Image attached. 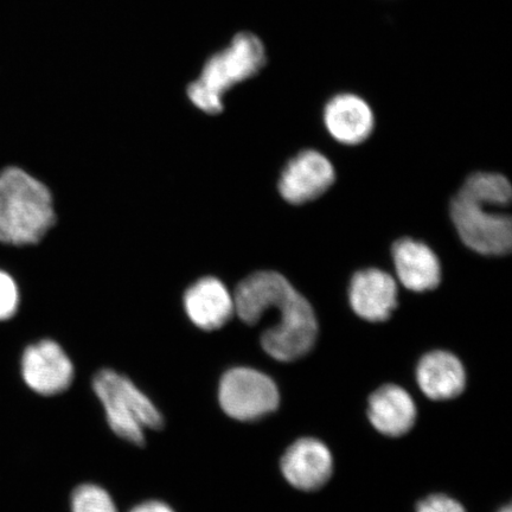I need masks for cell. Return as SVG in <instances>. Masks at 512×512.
<instances>
[{"label": "cell", "instance_id": "6da1fadb", "mask_svg": "<svg viewBox=\"0 0 512 512\" xmlns=\"http://www.w3.org/2000/svg\"><path fill=\"white\" fill-rule=\"evenodd\" d=\"M235 313L243 323L258 324L267 311L277 312V323L261 336L262 348L281 362L296 361L316 343L318 322L307 299L284 275L261 271L236 287Z\"/></svg>", "mask_w": 512, "mask_h": 512}, {"label": "cell", "instance_id": "7a4b0ae2", "mask_svg": "<svg viewBox=\"0 0 512 512\" xmlns=\"http://www.w3.org/2000/svg\"><path fill=\"white\" fill-rule=\"evenodd\" d=\"M511 200L507 178L489 172L472 175L451 204V219L459 238L473 252L488 256L508 254L512 224L502 209Z\"/></svg>", "mask_w": 512, "mask_h": 512}, {"label": "cell", "instance_id": "3957f363", "mask_svg": "<svg viewBox=\"0 0 512 512\" xmlns=\"http://www.w3.org/2000/svg\"><path fill=\"white\" fill-rule=\"evenodd\" d=\"M56 221L53 195L47 185L19 166L0 170V243L37 245Z\"/></svg>", "mask_w": 512, "mask_h": 512}, {"label": "cell", "instance_id": "277c9868", "mask_svg": "<svg viewBox=\"0 0 512 512\" xmlns=\"http://www.w3.org/2000/svg\"><path fill=\"white\" fill-rule=\"evenodd\" d=\"M266 64V48L258 36L241 32L226 49L204 66L200 78L188 88L192 104L208 114L223 111V96L230 88L253 78Z\"/></svg>", "mask_w": 512, "mask_h": 512}, {"label": "cell", "instance_id": "5b68a950", "mask_svg": "<svg viewBox=\"0 0 512 512\" xmlns=\"http://www.w3.org/2000/svg\"><path fill=\"white\" fill-rule=\"evenodd\" d=\"M93 388L104 406L111 430L128 443L142 446L145 430L163 427V416L157 407L126 376L102 369L94 377Z\"/></svg>", "mask_w": 512, "mask_h": 512}, {"label": "cell", "instance_id": "8992f818", "mask_svg": "<svg viewBox=\"0 0 512 512\" xmlns=\"http://www.w3.org/2000/svg\"><path fill=\"white\" fill-rule=\"evenodd\" d=\"M219 400L223 412L239 421H255L277 411L280 394L277 384L264 373L239 367L222 376Z\"/></svg>", "mask_w": 512, "mask_h": 512}, {"label": "cell", "instance_id": "52a82bcc", "mask_svg": "<svg viewBox=\"0 0 512 512\" xmlns=\"http://www.w3.org/2000/svg\"><path fill=\"white\" fill-rule=\"evenodd\" d=\"M22 375L34 392L51 396L66 392L74 381L75 371L61 345L44 339L24 351Z\"/></svg>", "mask_w": 512, "mask_h": 512}, {"label": "cell", "instance_id": "ba28073f", "mask_svg": "<svg viewBox=\"0 0 512 512\" xmlns=\"http://www.w3.org/2000/svg\"><path fill=\"white\" fill-rule=\"evenodd\" d=\"M335 178L330 160L318 151L307 150L287 163L278 188L285 201L299 206L322 196Z\"/></svg>", "mask_w": 512, "mask_h": 512}, {"label": "cell", "instance_id": "9c48e42d", "mask_svg": "<svg viewBox=\"0 0 512 512\" xmlns=\"http://www.w3.org/2000/svg\"><path fill=\"white\" fill-rule=\"evenodd\" d=\"M280 466L287 482L294 488L313 491L329 482L334 459L322 441L303 438L287 448Z\"/></svg>", "mask_w": 512, "mask_h": 512}, {"label": "cell", "instance_id": "30bf717a", "mask_svg": "<svg viewBox=\"0 0 512 512\" xmlns=\"http://www.w3.org/2000/svg\"><path fill=\"white\" fill-rule=\"evenodd\" d=\"M399 288L387 272L368 268L351 279L349 299L358 317L371 323L386 322L398 307Z\"/></svg>", "mask_w": 512, "mask_h": 512}, {"label": "cell", "instance_id": "8fae6325", "mask_svg": "<svg viewBox=\"0 0 512 512\" xmlns=\"http://www.w3.org/2000/svg\"><path fill=\"white\" fill-rule=\"evenodd\" d=\"M184 309L198 329L219 330L235 313L234 297L219 279L203 278L185 292Z\"/></svg>", "mask_w": 512, "mask_h": 512}, {"label": "cell", "instance_id": "7c38bea8", "mask_svg": "<svg viewBox=\"0 0 512 512\" xmlns=\"http://www.w3.org/2000/svg\"><path fill=\"white\" fill-rule=\"evenodd\" d=\"M324 123L337 142L357 145L369 138L374 130L375 118L368 102L361 96L342 93L326 104Z\"/></svg>", "mask_w": 512, "mask_h": 512}, {"label": "cell", "instance_id": "4fadbf2b", "mask_svg": "<svg viewBox=\"0 0 512 512\" xmlns=\"http://www.w3.org/2000/svg\"><path fill=\"white\" fill-rule=\"evenodd\" d=\"M393 261L400 283L413 292L437 288L441 265L437 254L420 241L402 239L393 246Z\"/></svg>", "mask_w": 512, "mask_h": 512}, {"label": "cell", "instance_id": "5bb4252c", "mask_svg": "<svg viewBox=\"0 0 512 512\" xmlns=\"http://www.w3.org/2000/svg\"><path fill=\"white\" fill-rule=\"evenodd\" d=\"M368 418L383 435L402 437L415 425V403L405 389L387 384L370 396Z\"/></svg>", "mask_w": 512, "mask_h": 512}, {"label": "cell", "instance_id": "9a60e30c", "mask_svg": "<svg viewBox=\"0 0 512 512\" xmlns=\"http://www.w3.org/2000/svg\"><path fill=\"white\" fill-rule=\"evenodd\" d=\"M416 380L427 398L450 400L464 392L466 374L462 362L451 352L432 351L421 358Z\"/></svg>", "mask_w": 512, "mask_h": 512}, {"label": "cell", "instance_id": "2e32d148", "mask_svg": "<svg viewBox=\"0 0 512 512\" xmlns=\"http://www.w3.org/2000/svg\"><path fill=\"white\" fill-rule=\"evenodd\" d=\"M72 512H118L105 489L95 484H82L72 495Z\"/></svg>", "mask_w": 512, "mask_h": 512}, {"label": "cell", "instance_id": "e0dca14e", "mask_svg": "<svg viewBox=\"0 0 512 512\" xmlns=\"http://www.w3.org/2000/svg\"><path fill=\"white\" fill-rule=\"evenodd\" d=\"M19 302L21 294L16 280L8 272L0 270V322L16 315Z\"/></svg>", "mask_w": 512, "mask_h": 512}, {"label": "cell", "instance_id": "ac0fdd59", "mask_svg": "<svg viewBox=\"0 0 512 512\" xmlns=\"http://www.w3.org/2000/svg\"><path fill=\"white\" fill-rule=\"evenodd\" d=\"M418 512H466L463 505L445 495L427 497L418 505Z\"/></svg>", "mask_w": 512, "mask_h": 512}, {"label": "cell", "instance_id": "d6986e66", "mask_svg": "<svg viewBox=\"0 0 512 512\" xmlns=\"http://www.w3.org/2000/svg\"><path fill=\"white\" fill-rule=\"evenodd\" d=\"M130 512H175L170 505L160 501H149L134 507Z\"/></svg>", "mask_w": 512, "mask_h": 512}, {"label": "cell", "instance_id": "ffe728a7", "mask_svg": "<svg viewBox=\"0 0 512 512\" xmlns=\"http://www.w3.org/2000/svg\"><path fill=\"white\" fill-rule=\"evenodd\" d=\"M499 512H512V510H511L510 505H508V507H505L504 509H502V510H501V511H499Z\"/></svg>", "mask_w": 512, "mask_h": 512}]
</instances>
